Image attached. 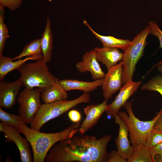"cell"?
<instances>
[{
	"mask_svg": "<svg viewBox=\"0 0 162 162\" xmlns=\"http://www.w3.org/2000/svg\"><path fill=\"white\" fill-rule=\"evenodd\" d=\"M162 142V130L153 128L149 132L145 146L149 148Z\"/></svg>",
	"mask_w": 162,
	"mask_h": 162,
	"instance_id": "d4e9b609",
	"label": "cell"
},
{
	"mask_svg": "<svg viewBox=\"0 0 162 162\" xmlns=\"http://www.w3.org/2000/svg\"><path fill=\"white\" fill-rule=\"evenodd\" d=\"M128 162H152L150 148L145 146L134 149Z\"/></svg>",
	"mask_w": 162,
	"mask_h": 162,
	"instance_id": "7402d4cb",
	"label": "cell"
},
{
	"mask_svg": "<svg viewBox=\"0 0 162 162\" xmlns=\"http://www.w3.org/2000/svg\"><path fill=\"white\" fill-rule=\"evenodd\" d=\"M123 64L122 61L108 70L105 74L102 86L103 95L105 99L107 100L110 99L121 88Z\"/></svg>",
	"mask_w": 162,
	"mask_h": 162,
	"instance_id": "ba28073f",
	"label": "cell"
},
{
	"mask_svg": "<svg viewBox=\"0 0 162 162\" xmlns=\"http://www.w3.org/2000/svg\"><path fill=\"white\" fill-rule=\"evenodd\" d=\"M22 119L20 116L10 114L4 111L0 108V120L2 123L12 125H16Z\"/></svg>",
	"mask_w": 162,
	"mask_h": 162,
	"instance_id": "484cf974",
	"label": "cell"
},
{
	"mask_svg": "<svg viewBox=\"0 0 162 162\" xmlns=\"http://www.w3.org/2000/svg\"><path fill=\"white\" fill-rule=\"evenodd\" d=\"M22 120L14 127L22 134L28 141L33 152V162H43L50 148L56 143L71 137L79 131L81 123H74L59 132L46 133L27 127Z\"/></svg>",
	"mask_w": 162,
	"mask_h": 162,
	"instance_id": "7a4b0ae2",
	"label": "cell"
},
{
	"mask_svg": "<svg viewBox=\"0 0 162 162\" xmlns=\"http://www.w3.org/2000/svg\"><path fill=\"white\" fill-rule=\"evenodd\" d=\"M40 40L43 59L47 63L51 60L53 48L52 34L51 28L50 19L49 17L47 18L45 30L42 34Z\"/></svg>",
	"mask_w": 162,
	"mask_h": 162,
	"instance_id": "ffe728a7",
	"label": "cell"
},
{
	"mask_svg": "<svg viewBox=\"0 0 162 162\" xmlns=\"http://www.w3.org/2000/svg\"><path fill=\"white\" fill-rule=\"evenodd\" d=\"M83 23L95 37L100 41L103 46L120 49L124 51L131 43V41L129 40L118 39L111 36L100 35L93 29L86 20L83 21Z\"/></svg>",
	"mask_w": 162,
	"mask_h": 162,
	"instance_id": "d6986e66",
	"label": "cell"
},
{
	"mask_svg": "<svg viewBox=\"0 0 162 162\" xmlns=\"http://www.w3.org/2000/svg\"><path fill=\"white\" fill-rule=\"evenodd\" d=\"M3 7L0 5V56L3 55L6 40L10 37L6 25L4 22L5 16Z\"/></svg>",
	"mask_w": 162,
	"mask_h": 162,
	"instance_id": "603a6c76",
	"label": "cell"
},
{
	"mask_svg": "<svg viewBox=\"0 0 162 162\" xmlns=\"http://www.w3.org/2000/svg\"><path fill=\"white\" fill-rule=\"evenodd\" d=\"M104 78L92 82H86L74 79H65L59 80V82L67 92L73 90H78L88 93L102 86Z\"/></svg>",
	"mask_w": 162,
	"mask_h": 162,
	"instance_id": "2e32d148",
	"label": "cell"
},
{
	"mask_svg": "<svg viewBox=\"0 0 162 162\" xmlns=\"http://www.w3.org/2000/svg\"><path fill=\"white\" fill-rule=\"evenodd\" d=\"M43 54L40 39L34 40L25 46L21 53L17 56L12 58L13 60Z\"/></svg>",
	"mask_w": 162,
	"mask_h": 162,
	"instance_id": "44dd1931",
	"label": "cell"
},
{
	"mask_svg": "<svg viewBox=\"0 0 162 162\" xmlns=\"http://www.w3.org/2000/svg\"><path fill=\"white\" fill-rule=\"evenodd\" d=\"M98 62L94 49L85 52L82 61L76 64V68L81 73L90 72L94 80L103 78L105 74L102 70Z\"/></svg>",
	"mask_w": 162,
	"mask_h": 162,
	"instance_id": "7c38bea8",
	"label": "cell"
},
{
	"mask_svg": "<svg viewBox=\"0 0 162 162\" xmlns=\"http://www.w3.org/2000/svg\"><path fill=\"white\" fill-rule=\"evenodd\" d=\"M41 92L38 88H25L19 93L17 100L19 105V116L26 124H30L42 104Z\"/></svg>",
	"mask_w": 162,
	"mask_h": 162,
	"instance_id": "52a82bcc",
	"label": "cell"
},
{
	"mask_svg": "<svg viewBox=\"0 0 162 162\" xmlns=\"http://www.w3.org/2000/svg\"><path fill=\"white\" fill-rule=\"evenodd\" d=\"M124 107L127 113L124 111H119L118 115L124 121L128 128L132 146L134 149H135L145 146L148 135L153 128L159 112L152 120L142 121L135 116L131 102L127 101Z\"/></svg>",
	"mask_w": 162,
	"mask_h": 162,
	"instance_id": "5b68a950",
	"label": "cell"
},
{
	"mask_svg": "<svg viewBox=\"0 0 162 162\" xmlns=\"http://www.w3.org/2000/svg\"><path fill=\"white\" fill-rule=\"evenodd\" d=\"M69 119L73 123L80 122L81 119V115L80 112L76 110H72L68 113Z\"/></svg>",
	"mask_w": 162,
	"mask_h": 162,
	"instance_id": "4dcf8cb0",
	"label": "cell"
},
{
	"mask_svg": "<svg viewBox=\"0 0 162 162\" xmlns=\"http://www.w3.org/2000/svg\"><path fill=\"white\" fill-rule=\"evenodd\" d=\"M142 90L156 91L162 96V75L158 74L142 86Z\"/></svg>",
	"mask_w": 162,
	"mask_h": 162,
	"instance_id": "cb8c5ba5",
	"label": "cell"
},
{
	"mask_svg": "<svg viewBox=\"0 0 162 162\" xmlns=\"http://www.w3.org/2000/svg\"><path fill=\"white\" fill-rule=\"evenodd\" d=\"M48 0L50 2H52L51 0Z\"/></svg>",
	"mask_w": 162,
	"mask_h": 162,
	"instance_id": "836d02e7",
	"label": "cell"
},
{
	"mask_svg": "<svg viewBox=\"0 0 162 162\" xmlns=\"http://www.w3.org/2000/svg\"><path fill=\"white\" fill-rule=\"evenodd\" d=\"M115 123L119 126L118 134L115 140L117 152L120 156L128 160L132 155L134 148L131 146L128 135V128L124 121L117 114L114 117Z\"/></svg>",
	"mask_w": 162,
	"mask_h": 162,
	"instance_id": "8fae6325",
	"label": "cell"
},
{
	"mask_svg": "<svg viewBox=\"0 0 162 162\" xmlns=\"http://www.w3.org/2000/svg\"><path fill=\"white\" fill-rule=\"evenodd\" d=\"M153 162H162V142L150 148Z\"/></svg>",
	"mask_w": 162,
	"mask_h": 162,
	"instance_id": "4316f807",
	"label": "cell"
},
{
	"mask_svg": "<svg viewBox=\"0 0 162 162\" xmlns=\"http://www.w3.org/2000/svg\"><path fill=\"white\" fill-rule=\"evenodd\" d=\"M0 131L4 133L8 139L13 141L20 152L22 162H33L29 142L26 138L22 137L15 127L2 123H0Z\"/></svg>",
	"mask_w": 162,
	"mask_h": 162,
	"instance_id": "9c48e42d",
	"label": "cell"
},
{
	"mask_svg": "<svg viewBox=\"0 0 162 162\" xmlns=\"http://www.w3.org/2000/svg\"><path fill=\"white\" fill-rule=\"evenodd\" d=\"M90 102L89 94L84 92L79 97L71 100H64L41 104L33 118L31 128L40 131L43 125L50 120L58 117L81 103Z\"/></svg>",
	"mask_w": 162,
	"mask_h": 162,
	"instance_id": "277c9868",
	"label": "cell"
},
{
	"mask_svg": "<svg viewBox=\"0 0 162 162\" xmlns=\"http://www.w3.org/2000/svg\"><path fill=\"white\" fill-rule=\"evenodd\" d=\"M142 81L127 82L120 89L115 100L110 105L106 111L107 116L112 118L118 114L119 110L125 105L128 99L136 91Z\"/></svg>",
	"mask_w": 162,
	"mask_h": 162,
	"instance_id": "30bf717a",
	"label": "cell"
},
{
	"mask_svg": "<svg viewBox=\"0 0 162 162\" xmlns=\"http://www.w3.org/2000/svg\"><path fill=\"white\" fill-rule=\"evenodd\" d=\"M22 86L17 80L13 82L6 81L0 83V106L8 109L15 104L18 92Z\"/></svg>",
	"mask_w": 162,
	"mask_h": 162,
	"instance_id": "5bb4252c",
	"label": "cell"
},
{
	"mask_svg": "<svg viewBox=\"0 0 162 162\" xmlns=\"http://www.w3.org/2000/svg\"><path fill=\"white\" fill-rule=\"evenodd\" d=\"M154 66V67H157L158 71L162 74V60Z\"/></svg>",
	"mask_w": 162,
	"mask_h": 162,
	"instance_id": "d6a6232c",
	"label": "cell"
},
{
	"mask_svg": "<svg viewBox=\"0 0 162 162\" xmlns=\"http://www.w3.org/2000/svg\"><path fill=\"white\" fill-rule=\"evenodd\" d=\"M43 59L25 64L17 70L21 76L18 79L25 88L38 87L40 92L52 85L58 78L50 71Z\"/></svg>",
	"mask_w": 162,
	"mask_h": 162,
	"instance_id": "3957f363",
	"label": "cell"
},
{
	"mask_svg": "<svg viewBox=\"0 0 162 162\" xmlns=\"http://www.w3.org/2000/svg\"><path fill=\"white\" fill-rule=\"evenodd\" d=\"M107 100L105 99L102 103L96 105H88L84 109L86 117L79 128L80 134H83L95 125L103 113L108 107Z\"/></svg>",
	"mask_w": 162,
	"mask_h": 162,
	"instance_id": "4fadbf2b",
	"label": "cell"
},
{
	"mask_svg": "<svg viewBox=\"0 0 162 162\" xmlns=\"http://www.w3.org/2000/svg\"><path fill=\"white\" fill-rule=\"evenodd\" d=\"M22 0H0V5L14 11L21 5Z\"/></svg>",
	"mask_w": 162,
	"mask_h": 162,
	"instance_id": "f1b7e54d",
	"label": "cell"
},
{
	"mask_svg": "<svg viewBox=\"0 0 162 162\" xmlns=\"http://www.w3.org/2000/svg\"><path fill=\"white\" fill-rule=\"evenodd\" d=\"M94 50L98 61L105 65L107 70L122 59L123 53L117 48L103 46L95 47Z\"/></svg>",
	"mask_w": 162,
	"mask_h": 162,
	"instance_id": "9a60e30c",
	"label": "cell"
},
{
	"mask_svg": "<svg viewBox=\"0 0 162 162\" xmlns=\"http://www.w3.org/2000/svg\"><path fill=\"white\" fill-rule=\"evenodd\" d=\"M112 139L106 135L98 139L80 134L60 141L50 149L46 162H106L108 153L106 148Z\"/></svg>",
	"mask_w": 162,
	"mask_h": 162,
	"instance_id": "6da1fadb",
	"label": "cell"
},
{
	"mask_svg": "<svg viewBox=\"0 0 162 162\" xmlns=\"http://www.w3.org/2000/svg\"><path fill=\"white\" fill-rule=\"evenodd\" d=\"M148 25L150 34L158 38L160 42L159 47L162 49V31L159 28L155 22L150 21L148 22Z\"/></svg>",
	"mask_w": 162,
	"mask_h": 162,
	"instance_id": "83f0119b",
	"label": "cell"
},
{
	"mask_svg": "<svg viewBox=\"0 0 162 162\" xmlns=\"http://www.w3.org/2000/svg\"><path fill=\"white\" fill-rule=\"evenodd\" d=\"M150 34V30L148 26L134 37L130 45L124 51L122 60L123 63L122 79L123 85L132 80L136 65L143 55L147 45V38Z\"/></svg>",
	"mask_w": 162,
	"mask_h": 162,
	"instance_id": "8992f818",
	"label": "cell"
},
{
	"mask_svg": "<svg viewBox=\"0 0 162 162\" xmlns=\"http://www.w3.org/2000/svg\"><path fill=\"white\" fill-rule=\"evenodd\" d=\"M58 79L50 86L41 91L40 98L44 103L66 100L68 98L67 91Z\"/></svg>",
	"mask_w": 162,
	"mask_h": 162,
	"instance_id": "ac0fdd59",
	"label": "cell"
},
{
	"mask_svg": "<svg viewBox=\"0 0 162 162\" xmlns=\"http://www.w3.org/2000/svg\"><path fill=\"white\" fill-rule=\"evenodd\" d=\"M43 58V54L26 57L14 61L9 57L0 56V80L3 81L5 76L10 72L18 69L29 60H38Z\"/></svg>",
	"mask_w": 162,
	"mask_h": 162,
	"instance_id": "e0dca14e",
	"label": "cell"
},
{
	"mask_svg": "<svg viewBox=\"0 0 162 162\" xmlns=\"http://www.w3.org/2000/svg\"><path fill=\"white\" fill-rule=\"evenodd\" d=\"M107 162H128V161L120 156L117 151L112 150L108 153Z\"/></svg>",
	"mask_w": 162,
	"mask_h": 162,
	"instance_id": "f546056e",
	"label": "cell"
},
{
	"mask_svg": "<svg viewBox=\"0 0 162 162\" xmlns=\"http://www.w3.org/2000/svg\"><path fill=\"white\" fill-rule=\"evenodd\" d=\"M159 112V115L153 126V128L162 130V109Z\"/></svg>",
	"mask_w": 162,
	"mask_h": 162,
	"instance_id": "1f68e13d",
	"label": "cell"
}]
</instances>
